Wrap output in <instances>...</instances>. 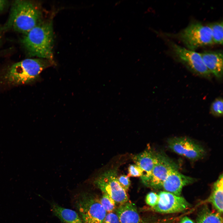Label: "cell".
Returning <instances> with one entry per match:
<instances>
[{
  "label": "cell",
  "mask_w": 223,
  "mask_h": 223,
  "mask_svg": "<svg viewBox=\"0 0 223 223\" xmlns=\"http://www.w3.org/2000/svg\"><path fill=\"white\" fill-rule=\"evenodd\" d=\"M170 45L177 59L188 68L201 76L208 77L211 73L204 64L200 53L189 50L173 42Z\"/></svg>",
  "instance_id": "cell-7"
},
{
  "label": "cell",
  "mask_w": 223,
  "mask_h": 223,
  "mask_svg": "<svg viewBox=\"0 0 223 223\" xmlns=\"http://www.w3.org/2000/svg\"><path fill=\"white\" fill-rule=\"evenodd\" d=\"M7 3V1L0 0V13L4 10Z\"/></svg>",
  "instance_id": "cell-26"
},
{
  "label": "cell",
  "mask_w": 223,
  "mask_h": 223,
  "mask_svg": "<svg viewBox=\"0 0 223 223\" xmlns=\"http://www.w3.org/2000/svg\"><path fill=\"white\" fill-rule=\"evenodd\" d=\"M1 34L0 31V39L1 38Z\"/></svg>",
  "instance_id": "cell-27"
},
{
  "label": "cell",
  "mask_w": 223,
  "mask_h": 223,
  "mask_svg": "<svg viewBox=\"0 0 223 223\" xmlns=\"http://www.w3.org/2000/svg\"><path fill=\"white\" fill-rule=\"evenodd\" d=\"M177 168L174 162L163 154L155 153L154 165L146 186L155 189L161 188L170 172Z\"/></svg>",
  "instance_id": "cell-9"
},
{
  "label": "cell",
  "mask_w": 223,
  "mask_h": 223,
  "mask_svg": "<svg viewBox=\"0 0 223 223\" xmlns=\"http://www.w3.org/2000/svg\"><path fill=\"white\" fill-rule=\"evenodd\" d=\"M195 181L194 178L181 174L176 168L170 172L164 182L162 188L164 191L181 196L183 187Z\"/></svg>",
  "instance_id": "cell-11"
},
{
  "label": "cell",
  "mask_w": 223,
  "mask_h": 223,
  "mask_svg": "<svg viewBox=\"0 0 223 223\" xmlns=\"http://www.w3.org/2000/svg\"><path fill=\"white\" fill-rule=\"evenodd\" d=\"M223 179L222 174L214 183L211 193L208 200L216 211L221 214L223 213Z\"/></svg>",
  "instance_id": "cell-16"
},
{
  "label": "cell",
  "mask_w": 223,
  "mask_h": 223,
  "mask_svg": "<svg viewBox=\"0 0 223 223\" xmlns=\"http://www.w3.org/2000/svg\"><path fill=\"white\" fill-rule=\"evenodd\" d=\"M223 102L221 98L216 99L212 103L210 107V112L216 116H221L223 115Z\"/></svg>",
  "instance_id": "cell-20"
},
{
  "label": "cell",
  "mask_w": 223,
  "mask_h": 223,
  "mask_svg": "<svg viewBox=\"0 0 223 223\" xmlns=\"http://www.w3.org/2000/svg\"><path fill=\"white\" fill-rule=\"evenodd\" d=\"M142 174L141 169L136 164H131L129 166L128 175V177H141Z\"/></svg>",
  "instance_id": "cell-22"
},
{
  "label": "cell",
  "mask_w": 223,
  "mask_h": 223,
  "mask_svg": "<svg viewBox=\"0 0 223 223\" xmlns=\"http://www.w3.org/2000/svg\"><path fill=\"white\" fill-rule=\"evenodd\" d=\"M118 180L120 186L125 191L129 189L130 185L129 177L125 175H122L118 177Z\"/></svg>",
  "instance_id": "cell-23"
},
{
  "label": "cell",
  "mask_w": 223,
  "mask_h": 223,
  "mask_svg": "<svg viewBox=\"0 0 223 223\" xmlns=\"http://www.w3.org/2000/svg\"><path fill=\"white\" fill-rule=\"evenodd\" d=\"M102 223H119L116 214L112 212L107 214Z\"/></svg>",
  "instance_id": "cell-24"
},
{
  "label": "cell",
  "mask_w": 223,
  "mask_h": 223,
  "mask_svg": "<svg viewBox=\"0 0 223 223\" xmlns=\"http://www.w3.org/2000/svg\"><path fill=\"white\" fill-rule=\"evenodd\" d=\"M207 25L211 29L214 44L222 45L223 40L222 21L209 23Z\"/></svg>",
  "instance_id": "cell-18"
},
{
  "label": "cell",
  "mask_w": 223,
  "mask_h": 223,
  "mask_svg": "<svg viewBox=\"0 0 223 223\" xmlns=\"http://www.w3.org/2000/svg\"><path fill=\"white\" fill-rule=\"evenodd\" d=\"M53 64L52 60L39 58L27 59L16 63L0 73V85L32 83L38 79L43 70Z\"/></svg>",
  "instance_id": "cell-1"
},
{
  "label": "cell",
  "mask_w": 223,
  "mask_h": 223,
  "mask_svg": "<svg viewBox=\"0 0 223 223\" xmlns=\"http://www.w3.org/2000/svg\"><path fill=\"white\" fill-rule=\"evenodd\" d=\"M98 188L105 194L111 197L116 203L120 204L128 201L125 191L120 185L116 169L105 172L95 181Z\"/></svg>",
  "instance_id": "cell-6"
},
{
  "label": "cell",
  "mask_w": 223,
  "mask_h": 223,
  "mask_svg": "<svg viewBox=\"0 0 223 223\" xmlns=\"http://www.w3.org/2000/svg\"><path fill=\"white\" fill-rule=\"evenodd\" d=\"M75 204L83 223H102L107 215L100 200L89 193L80 194Z\"/></svg>",
  "instance_id": "cell-5"
},
{
  "label": "cell",
  "mask_w": 223,
  "mask_h": 223,
  "mask_svg": "<svg viewBox=\"0 0 223 223\" xmlns=\"http://www.w3.org/2000/svg\"><path fill=\"white\" fill-rule=\"evenodd\" d=\"M22 43L30 56L52 60L53 34L52 21H41L25 35Z\"/></svg>",
  "instance_id": "cell-2"
},
{
  "label": "cell",
  "mask_w": 223,
  "mask_h": 223,
  "mask_svg": "<svg viewBox=\"0 0 223 223\" xmlns=\"http://www.w3.org/2000/svg\"><path fill=\"white\" fill-rule=\"evenodd\" d=\"M168 147L176 153L192 160L203 158L205 154L204 148L186 137H175L169 139Z\"/></svg>",
  "instance_id": "cell-8"
},
{
  "label": "cell",
  "mask_w": 223,
  "mask_h": 223,
  "mask_svg": "<svg viewBox=\"0 0 223 223\" xmlns=\"http://www.w3.org/2000/svg\"><path fill=\"white\" fill-rule=\"evenodd\" d=\"M41 16L40 11L31 1L15 0L3 29L13 30L25 35L41 21Z\"/></svg>",
  "instance_id": "cell-3"
},
{
  "label": "cell",
  "mask_w": 223,
  "mask_h": 223,
  "mask_svg": "<svg viewBox=\"0 0 223 223\" xmlns=\"http://www.w3.org/2000/svg\"><path fill=\"white\" fill-rule=\"evenodd\" d=\"M158 195V203L152 208L156 212L166 214L176 213L185 211L190 207V204L181 196L165 191H160Z\"/></svg>",
  "instance_id": "cell-10"
},
{
  "label": "cell",
  "mask_w": 223,
  "mask_h": 223,
  "mask_svg": "<svg viewBox=\"0 0 223 223\" xmlns=\"http://www.w3.org/2000/svg\"><path fill=\"white\" fill-rule=\"evenodd\" d=\"M159 200L158 194L154 192H150L147 195L145 201L147 204L152 208L157 204Z\"/></svg>",
  "instance_id": "cell-21"
},
{
  "label": "cell",
  "mask_w": 223,
  "mask_h": 223,
  "mask_svg": "<svg viewBox=\"0 0 223 223\" xmlns=\"http://www.w3.org/2000/svg\"><path fill=\"white\" fill-rule=\"evenodd\" d=\"M176 37L186 48L194 51L214 44L210 28L198 22L190 23L177 34Z\"/></svg>",
  "instance_id": "cell-4"
},
{
  "label": "cell",
  "mask_w": 223,
  "mask_h": 223,
  "mask_svg": "<svg viewBox=\"0 0 223 223\" xmlns=\"http://www.w3.org/2000/svg\"><path fill=\"white\" fill-rule=\"evenodd\" d=\"M178 223H195L192 220L187 216H184L181 218Z\"/></svg>",
  "instance_id": "cell-25"
},
{
  "label": "cell",
  "mask_w": 223,
  "mask_h": 223,
  "mask_svg": "<svg viewBox=\"0 0 223 223\" xmlns=\"http://www.w3.org/2000/svg\"><path fill=\"white\" fill-rule=\"evenodd\" d=\"M155 153L149 150L134 155L133 160L136 165L142 171L141 177L142 182L145 185L150 178L154 165Z\"/></svg>",
  "instance_id": "cell-12"
},
{
  "label": "cell",
  "mask_w": 223,
  "mask_h": 223,
  "mask_svg": "<svg viewBox=\"0 0 223 223\" xmlns=\"http://www.w3.org/2000/svg\"><path fill=\"white\" fill-rule=\"evenodd\" d=\"M203 63L210 73L216 77H222L223 53L221 50L205 51L200 53Z\"/></svg>",
  "instance_id": "cell-13"
},
{
  "label": "cell",
  "mask_w": 223,
  "mask_h": 223,
  "mask_svg": "<svg viewBox=\"0 0 223 223\" xmlns=\"http://www.w3.org/2000/svg\"><path fill=\"white\" fill-rule=\"evenodd\" d=\"M100 201L103 208L108 213L112 212L116 208V202L107 194H104Z\"/></svg>",
  "instance_id": "cell-19"
},
{
  "label": "cell",
  "mask_w": 223,
  "mask_h": 223,
  "mask_svg": "<svg viewBox=\"0 0 223 223\" xmlns=\"http://www.w3.org/2000/svg\"><path fill=\"white\" fill-rule=\"evenodd\" d=\"M116 214L119 223H142L136 205L131 202L120 204Z\"/></svg>",
  "instance_id": "cell-14"
},
{
  "label": "cell",
  "mask_w": 223,
  "mask_h": 223,
  "mask_svg": "<svg viewBox=\"0 0 223 223\" xmlns=\"http://www.w3.org/2000/svg\"><path fill=\"white\" fill-rule=\"evenodd\" d=\"M196 223H223L222 214L211 211L208 206H203L199 211Z\"/></svg>",
  "instance_id": "cell-17"
},
{
  "label": "cell",
  "mask_w": 223,
  "mask_h": 223,
  "mask_svg": "<svg viewBox=\"0 0 223 223\" xmlns=\"http://www.w3.org/2000/svg\"><path fill=\"white\" fill-rule=\"evenodd\" d=\"M53 214L63 223H83L81 218L75 211L63 207L53 203L51 205Z\"/></svg>",
  "instance_id": "cell-15"
}]
</instances>
